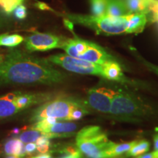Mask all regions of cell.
I'll return each instance as SVG.
<instances>
[{"label": "cell", "mask_w": 158, "mask_h": 158, "mask_svg": "<svg viewBox=\"0 0 158 158\" xmlns=\"http://www.w3.org/2000/svg\"><path fill=\"white\" fill-rule=\"evenodd\" d=\"M67 75L47 59H39L22 50L12 48L0 62V86L62 83Z\"/></svg>", "instance_id": "1"}, {"label": "cell", "mask_w": 158, "mask_h": 158, "mask_svg": "<svg viewBox=\"0 0 158 158\" xmlns=\"http://www.w3.org/2000/svg\"><path fill=\"white\" fill-rule=\"evenodd\" d=\"M111 143L101 128L94 125L82 128L76 138V147L86 158H110L106 152Z\"/></svg>", "instance_id": "2"}, {"label": "cell", "mask_w": 158, "mask_h": 158, "mask_svg": "<svg viewBox=\"0 0 158 158\" xmlns=\"http://www.w3.org/2000/svg\"><path fill=\"white\" fill-rule=\"evenodd\" d=\"M128 15L122 17L113 18L108 16L107 15L94 16L92 15L68 14L66 17L71 22L87 27L95 31L98 35H113L127 33Z\"/></svg>", "instance_id": "3"}, {"label": "cell", "mask_w": 158, "mask_h": 158, "mask_svg": "<svg viewBox=\"0 0 158 158\" xmlns=\"http://www.w3.org/2000/svg\"><path fill=\"white\" fill-rule=\"evenodd\" d=\"M83 105L78 100L70 98H58L47 101L33 112L31 122H37L47 117L70 121V116L75 108Z\"/></svg>", "instance_id": "4"}, {"label": "cell", "mask_w": 158, "mask_h": 158, "mask_svg": "<svg viewBox=\"0 0 158 158\" xmlns=\"http://www.w3.org/2000/svg\"><path fill=\"white\" fill-rule=\"evenodd\" d=\"M51 64H54L70 72L83 75H93L102 77V65L75 58L68 54H56L46 59Z\"/></svg>", "instance_id": "5"}, {"label": "cell", "mask_w": 158, "mask_h": 158, "mask_svg": "<svg viewBox=\"0 0 158 158\" xmlns=\"http://www.w3.org/2000/svg\"><path fill=\"white\" fill-rule=\"evenodd\" d=\"M143 111L142 102L135 96L122 89L116 91L109 113L116 116H132L142 114Z\"/></svg>", "instance_id": "6"}, {"label": "cell", "mask_w": 158, "mask_h": 158, "mask_svg": "<svg viewBox=\"0 0 158 158\" xmlns=\"http://www.w3.org/2000/svg\"><path fill=\"white\" fill-rule=\"evenodd\" d=\"M66 39L49 34L35 32L24 39L25 48L29 52L46 51L55 48H62Z\"/></svg>", "instance_id": "7"}, {"label": "cell", "mask_w": 158, "mask_h": 158, "mask_svg": "<svg viewBox=\"0 0 158 158\" xmlns=\"http://www.w3.org/2000/svg\"><path fill=\"white\" fill-rule=\"evenodd\" d=\"M116 91L100 87L87 91V102L91 108L102 113H109Z\"/></svg>", "instance_id": "8"}, {"label": "cell", "mask_w": 158, "mask_h": 158, "mask_svg": "<svg viewBox=\"0 0 158 158\" xmlns=\"http://www.w3.org/2000/svg\"><path fill=\"white\" fill-rule=\"evenodd\" d=\"M77 127V124L73 122H56V123L43 128L41 133L50 139L54 138L70 137L75 133Z\"/></svg>", "instance_id": "9"}, {"label": "cell", "mask_w": 158, "mask_h": 158, "mask_svg": "<svg viewBox=\"0 0 158 158\" xmlns=\"http://www.w3.org/2000/svg\"><path fill=\"white\" fill-rule=\"evenodd\" d=\"M78 59L100 65L104 64L105 63L109 61L114 60V57L108 54L104 48L95 43L91 42L88 43V46L86 51L82 55H81Z\"/></svg>", "instance_id": "10"}, {"label": "cell", "mask_w": 158, "mask_h": 158, "mask_svg": "<svg viewBox=\"0 0 158 158\" xmlns=\"http://www.w3.org/2000/svg\"><path fill=\"white\" fill-rule=\"evenodd\" d=\"M19 94V92H13L0 97V120L11 117L21 111L15 102Z\"/></svg>", "instance_id": "11"}, {"label": "cell", "mask_w": 158, "mask_h": 158, "mask_svg": "<svg viewBox=\"0 0 158 158\" xmlns=\"http://www.w3.org/2000/svg\"><path fill=\"white\" fill-rule=\"evenodd\" d=\"M88 43L89 41L75 37L73 39H66L62 48L69 56L78 58L86 51Z\"/></svg>", "instance_id": "12"}, {"label": "cell", "mask_w": 158, "mask_h": 158, "mask_svg": "<svg viewBox=\"0 0 158 158\" xmlns=\"http://www.w3.org/2000/svg\"><path fill=\"white\" fill-rule=\"evenodd\" d=\"M102 78L116 81H125V78L119 64L115 60H111L102 65Z\"/></svg>", "instance_id": "13"}, {"label": "cell", "mask_w": 158, "mask_h": 158, "mask_svg": "<svg viewBox=\"0 0 158 158\" xmlns=\"http://www.w3.org/2000/svg\"><path fill=\"white\" fill-rule=\"evenodd\" d=\"M147 14L144 13H130L128 15L127 33H141L147 23Z\"/></svg>", "instance_id": "14"}, {"label": "cell", "mask_w": 158, "mask_h": 158, "mask_svg": "<svg viewBox=\"0 0 158 158\" xmlns=\"http://www.w3.org/2000/svg\"><path fill=\"white\" fill-rule=\"evenodd\" d=\"M3 152L6 155H16L23 157L26 156L25 145L17 137L7 140L2 147Z\"/></svg>", "instance_id": "15"}, {"label": "cell", "mask_w": 158, "mask_h": 158, "mask_svg": "<svg viewBox=\"0 0 158 158\" xmlns=\"http://www.w3.org/2000/svg\"><path fill=\"white\" fill-rule=\"evenodd\" d=\"M130 14L124 2L122 0H108L106 15L108 16L118 18Z\"/></svg>", "instance_id": "16"}, {"label": "cell", "mask_w": 158, "mask_h": 158, "mask_svg": "<svg viewBox=\"0 0 158 158\" xmlns=\"http://www.w3.org/2000/svg\"><path fill=\"white\" fill-rule=\"evenodd\" d=\"M15 102L20 110H22L40 102V96L37 94L22 93L19 92V94L15 99Z\"/></svg>", "instance_id": "17"}, {"label": "cell", "mask_w": 158, "mask_h": 158, "mask_svg": "<svg viewBox=\"0 0 158 158\" xmlns=\"http://www.w3.org/2000/svg\"><path fill=\"white\" fill-rule=\"evenodd\" d=\"M151 0H125L127 8L130 13H149V4Z\"/></svg>", "instance_id": "18"}, {"label": "cell", "mask_w": 158, "mask_h": 158, "mask_svg": "<svg viewBox=\"0 0 158 158\" xmlns=\"http://www.w3.org/2000/svg\"><path fill=\"white\" fill-rule=\"evenodd\" d=\"M136 141H133L127 142V143L119 144L112 142L109 148L108 149L107 152H106V155H107L108 157L110 158L119 157V156H121L124 153H127L133 147V145L136 143Z\"/></svg>", "instance_id": "19"}, {"label": "cell", "mask_w": 158, "mask_h": 158, "mask_svg": "<svg viewBox=\"0 0 158 158\" xmlns=\"http://www.w3.org/2000/svg\"><path fill=\"white\" fill-rule=\"evenodd\" d=\"M24 38L18 34H2L0 35V47L5 46L8 48H15L23 42Z\"/></svg>", "instance_id": "20"}, {"label": "cell", "mask_w": 158, "mask_h": 158, "mask_svg": "<svg viewBox=\"0 0 158 158\" xmlns=\"http://www.w3.org/2000/svg\"><path fill=\"white\" fill-rule=\"evenodd\" d=\"M150 143L149 141L146 140H141V141H136L133 147L130 149L129 151L126 153L127 157H135L139 156L146 153L149 150Z\"/></svg>", "instance_id": "21"}, {"label": "cell", "mask_w": 158, "mask_h": 158, "mask_svg": "<svg viewBox=\"0 0 158 158\" xmlns=\"http://www.w3.org/2000/svg\"><path fill=\"white\" fill-rule=\"evenodd\" d=\"M43 135V133L40 131L36 129L30 128L29 130H26L18 134L15 136L21 140L23 143H31V142H35L37 140V138L40 137Z\"/></svg>", "instance_id": "22"}, {"label": "cell", "mask_w": 158, "mask_h": 158, "mask_svg": "<svg viewBox=\"0 0 158 158\" xmlns=\"http://www.w3.org/2000/svg\"><path fill=\"white\" fill-rule=\"evenodd\" d=\"M108 0H90L92 15L102 16L106 15Z\"/></svg>", "instance_id": "23"}, {"label": "cell", "mask_w": 158, "mask_h": 158, "mask_svg": "<svg viewBox=\"0 0 158 158\" xmlns=\"http://www.w3.org/2000/svg\"><path fill=\"white\" fill-rule=\"evenodd\" d=\"M25 0H0V10L5 15H12L17 6L24 2Z\"/></svg>", "instance_id": "24"}, {"label": "cell", "mask_w": 158, "mask_h": 158, "mask_svg": "<svg viewBox=\"0 0 158 158\" xmlns=\"http://www.w3.org/2000/svg\"><path fill=\"white\" fill-rule=\"evenodd\" d=\"M37 145V151L40 154L48 153L51 148V141L50 138L47 137L46 135H43L37 138L35 141Z\"/></svg>", "instance_id": "25"}, {"label": "cell", "mask_w": 158, "mask_h": 158, "mask_svg": "<svg viewBox=\"0 0 158 158\" xmlns=\"http://www.w3.org/2000/svg\"><path fill=\"white\" fill-rule=\"evenodd\" d=\"M60 154V156L57 158H84V155L77 147H66L61 150Z\"/></svg>", "instance_id": "26"}, {"label": "cell", "mask_w": 158, "mask_h": 158, "mask_svg": "<svg viewBox=\"0 0 158 158\" xmlns=\"http://www.w3.org/2000/svg\"><path fill=\"white\" fill-rule=\"evenodd\" d=\"M88 113L89 111L86 107H85L84 105H81V106H78V107L76 108L73 110L70 116V121H71V120L73 121V120L81 119L85 115L88 114Z\"/></svg>", "instance_id": "27"}, {"label": "cell", "mask_w": 158, "mask_h": 158, "mask_svg": "<svg viewBox=\"0 0 158 158\" xmlns=\"http://www.w3.org/2000/svg\"><path fill=\"white\" fill-rule=\"evenodd\" d=\"M12 15H13V17L17 20H23L26 19L27 15V9L25 5H23V4L17 6L14 9V10L12 13Z\"/></svg>", "instance_id": "28"}, {"label": "cell", "mask_w": 158, "mask_h": 158, "mask_svg": "<svg viewBox=\"0 0 158 158\" xmlns=\"http://www.w3.org/2000/svg\"><path fill=\"white\" fill-rule=\"evenodd\" d=\"M152 13V21L158 20V0H151L149 4V13Z\"/></svg>", "instance_id": "29"}, {"label": "cell", "mask_w": 158, "mask_h": 158, "mask_svg": "<svg viewBox=\"0 0 158 158\" xmlns=\"http://www.w3.org/2000/svg\"><path fill=\"white\" fill-rule=\"evenodd\" d=\"M37 150V145L35 142H31V143H27L25 145V151L26 155L31 156L33 155Z\"/></svg>", "instance_id": "30"}, {"label": "cell", "mask_w": 158, "mask_h": 158, "mask_svg": "<svg viewBox=\"0 0 158 158\" xmlns=\"http://www.w3.org/2000/svg\"><path fill=\"white\" fill-rule=\"evenodd\" d=\"M138 158H158V152L154 151L152 152L144 154L139 156Z\"/></svg>", "instance_id": "31"}, {"label": "cell", "mask_w": 158, "mask_h": 158, "mask_svg": "<svg viewBox=\"0 0 158 158\" xmlns=\"http://www.w3.org/2000/svg\"><path fill=\"white\" fill-rule=\"evenodd\" d=\"M145 64L148 67V68L150 69V70H151L153 73H155V74H157L158 76V66H156V65H154L152 64H150V63L146 62H145Z\"/></svg>", "instance_id": "32"}, {"label": "cell", "mask_w": 158, "mask_h": 158, "mask_svg": "<svg viewBox=\"0 0 158 158\" xmlns=\"http://www.w3.org/2000/svg\"><path fill=\"white\" fill-rule=\"evenodd\" d=\"M154 147H155V151L158 152V134L154 137Z\"/></svg>", "instance_id": "33"}, {"label": "cell", "mask_w": 158, "mask_h": 158, "mask_svg": "<svg viewBox=\"0 0 158 158\" xmlns=\"http://www.w3.org/2000/svg\"><path fill=\"white\" fill-rule=\"evenodd\" d=\"M5 158H23V157H19V156H16V155H8Z\"/></svg>", "instance_id": "34"}, {"label": "cell", "mask_w": 158, "mask_h": 158, "mask_svg": "<svg viewBox=\"0 0 158 158\" xmlns=\"http://www.w3.org/2000/svg\"><path fill=\"white\" fill-rule=\"evenodd\" d=\"M2 24H3V22H2V20L0 19V28H1L2 27Z\"/></svg>", "instance_id": "35"}, {"label": "cell", "mask_w": 158, "mask_h": 158, "mask_svg": "<svg viewBox=\"0 0 158 158\" xmlns=\"http://www.w3.org/2000/svg\"><path fill=\"white\" fill-rule=\"evenodd\" d=\"M2 59H3V56H1V55H0V62H1V61L2 60Z\"/></svg>", "instance_id": "36"}, {"label": "cell", "mask_w": 158, "mask_h": 158, "mask_svg": "<svg viewBox=\"0 0 158 158\" xmlns=\"http://www.w3.org/2000/svg\"><path fill=\"white\" fill-rule=\"evenodd\" d=\"M156 23H157V26H158V20H157V21H156Z\"/></svg>", "instance_id": "37"}, {"label": "cell", "mask_w": 158, "mask_h": 158, "mask_svg": "<svg viewBox=\"0 0 158 158\" xmlns=\"http://www.w3.org/2000/svg\"><path fill=\"white\" fill-rule=\"evenodd\" d=\"M51 158H56V157H52V156H51Z\"/></svg>", "instance_id": "38"}]
</instances>
